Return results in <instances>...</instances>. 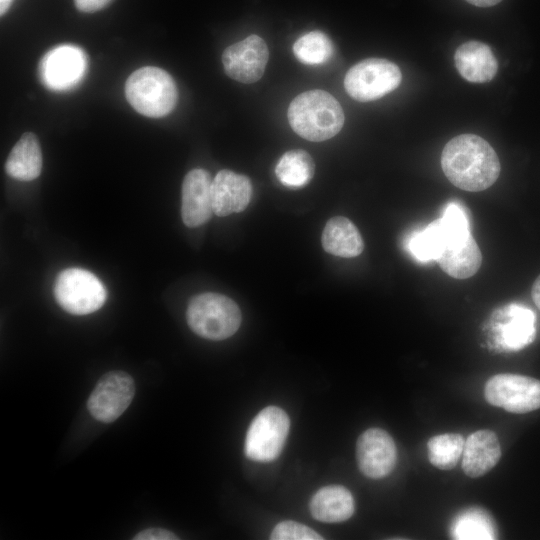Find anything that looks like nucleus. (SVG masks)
Instances as JSON below:
<instances>
[{
	"instance_id": "nucleus-23",
	"label": "nucleus",
	"mask_w": 540,
	"mask_h": 540,
	"mask_svg": "<svg viewBox=\"0 0 540 540\" xmlns=\"http://www.w3.org/2000/svg\"><path fill=\"white\" fill-rule=\"evenodd\" d=\"M314 173V160L309 153L302 149L285 152L275 167V174L279 181L290 188H300L307 185Z\"/></svg>"
},
{
	"instance_id": "nucleus-25",
	"label": "nucleus",
	"mask_w": 540,
	"mask_h": 540,
	"mask_svg": "<svg viewBox=\"0 0 540 540\" xmlns=\"http://www.w3.org/2000/svg\"><path fill=\"white\" fill-rule=\"evenodd\" d=\"M465 439L459 433H443L427 442L428 459L440 470L453 469L462 456Z\"/></svg>"
},
{
	"instance_id": "nucleus-22",
	"label": "nucleus",
	"mask_w": 540,
	"mask_h": 540,
	"mask_svg": "<svg viewBox=\"0 0 540 540\" xmlns=\"http://www.w3.org/2000/svg\"><path fill=\"white\" fill-rule=\"evenodd\" d=\"M42 164V152L38 138L33 133L26 132L10 151L5 163V170L14 179L31 181L40 175Z\"/></svg>"
},
{
	"instance_id": "nucleus-32",
	"label": "nucleus",
	"mask_w": 540,
	"mask_h": 540,
	"mask_svg": "<svg viewBox=\"0 0 540 540\" xmlns=\"http://www.w3.org/2000/svg\"><path fill=\"white\" fill-rule=\"evenodd\" d=\"M13 0H0V14L4 15L9 9Z\"/></svg>"
},
{
	"instance_id": "nucleus-14",
	"label": "nucleus",
	"mask_w": 540,
	"mask_h": 540,
	"mask_svg": "<svg viewBox=\"0 0 540 540\" xmlns=\"http://www.w3.org/2000/svg\"><path fill=\"white\" fill-rule=\"evenodd\" d=\"M212 178L205 169L189 171L182 183L181 217L188 227L205 224L212 216Z\"/></svg>"
},
{
	"instance_id": "nucleus-29",
	"label": "nucleus",
	"mask_w": 540,
	"mask_h": 540,
	"mask_svg": "<svg viewBox=\"0 0 540 540\" xmlns=\"http://www.w3.org/2000/svg\"><path fill=\"white\" fill-rule=\"evenodd\" d=\"M111 0H74L75 6L82 12H95L107 6Z\"/></svg>"
},
{
	"instance_id": "nucleus-7",
	"label": "nucleus",
	"mask_w": 540,
	"mask_h": 540,
	"mask_svg": "<svg viewBox=\"0 0 540 540\" xmlns=\"http://www.w3.org/2000/svg\"><path fill=\"white\" fill-rule=\"evenodd\" d=\"M290 428L288 415L281 408L268 406L251 422L244 444L247 458L270 462L281 453Z\"/></svg>"
},
{
	"instance_id": "nucleus-17",
	"label": "nucleus",
	"mask_w": 540,
	"mask_h": 540,
	"mask_svg": "<svg viewBox=\"0 0 540 540\" xmlns=\"http://www.w3.org/2000/svg\"><path fill=\"white\" fill-rule=\"evenodd\" d=\"M502 451L495 432L482 429L473 432L465 440L462 452V469L470 478L488 473L499 461Z\"/></svg>"
},
{
	"instance_id": "nucleus-16",
	"label": "nucleus",
	"mask_w": 540,
	"mask_h": 540,
	"mask_svg": "<svg viewBox=\"0 0 540 540\" xmlns=\"http://www.w3.org/2000/svg\"><path fill=\"white\" fill-rule=\"evenodd\" d=\"M534 312L521 304H509L498 316L496 324L499 344L507 350H520L529 345L536 334Z\"/></svg>"
},
{
	"instance_id": "nucleus-24",
	"label": "nucleus",
	"mask_w": 540,
	"mask_h": 540,
	"mask_svg": "<svg viewBox=\"0 0 540 540\" xmlns=\"http://www.w3.org/2000/svg\"><path fill=\"white\" fill-rule=\"evenodd\" d=\"M451 530L455 539H494L497 535L492 518L480 508H469L459 514Z\"/></svg>"
},
{
	"instance_id": "nucleus-30",
	"label": "nucleus",
	"mask_w": 540,
	"mask_h": 540,
	"mask_svg": "<svg viewBox=\"0 0 540 540\" xmlns=\"http://www.w3.org/2000/svg\"><path fill=\"white\" fill-rule=\"evenodd\" d=\"M531 296L535 305L540 310V275L536 278V280L533 283Z\"/></svg>"
},
{
	"instance_id": "nucleus-11",
	"label": "nucleus",
	"mask_w": 540,
	"mask_h": 540,
	"mask_svg": "<svg viewBox=\"0 0 540 540\" xmlns=\"http://www.w3.org/2000/svg\"><path fill=\"white\" fill-rule=\"evenodd\" d=\"M87 58L74 45H60L48 51L39 65L43 84L54 91H65L76 86L84 77Z\"/></svg>"
},
{
	"instance_id": "nucleus-19",
	"label": "nucleus",
	"mask_w": 540,
	"mask_h": 540,
	"mask_svg": "<svg viewBox=\"0 0 540 540\" xmlns=\"http://www.w3.org/2000/svg\"><path fill=\"white\" fill-rule=\"evenodd\" d=\"M455 65L460 75L473 83L492 80L498 63L490 47L479 41L461 44L454 55Z\"/></svg>"
},
{
	"instance_id": "nucleus-26",
	"label": "nucleus",
	"mask_w": 540,
	"mask_h": 540,
	"mask_svg": "<svg viewBox=\"0 0 540 540\" xmlns=\"http://www.w3.org/2000/svg\"><path fill=\"white\" fill-rule=\"evenodd\" d=\"M293 53L303 64L318 65L327 62L333 56L334 46L325 33L314 30L295 41Z\"/></svg>"
},
{
	"instance_id": "nucleus-1",
	"label": "nucleus",
	"mask_w": 540,
	"mask_h": 540,
	"mask_svg": "<svg viewBox=\"0 0 540 540\" xmlns=\"http://www.w3.org/2000/svg\"><path fill=\"white\" fill-rule=\"evenodd\" d=\"M441 167L453 185L471 192L489 188L501 170L495 150L475 134H461L451 139L442 151Z\"/></svg>"
},
{
	"instance_id": "nucleus-31",
	"label": "nucleus",
	"mask_w": 540,
	"mask_h": 540,
	"mask_svg": "<svg viewBox=\"0 0 540 540\" xmlns=\"http://www.w3.org/2000/svg\"><path fill=\"white\" fill-rule=\"evenodd\" d=\"M466 1L477 7H491L498 4L502 0H466Z\"/></svg>"
},
{
	"instance_id": "nucleus-13",
	"label": "nucleus",
	"mask_w": 540,
	"mask_h": 540,
	"mask_svg": "<svg viewBox=\"0 0 540 540\" xmlns=\"http://www.w3.org/2000/svg\"><path fill=\"white\" fill-rule=\"evenodd\" d=\"M356 459L363 475L371 479L383 478L389 475L396 465L395 442L383 429H367L357 440Z\"/></svg>"
},
{
	"instance_id": "nucleus-4",
	"label": "nucleus",
	"mask_w": 540,
	"mask_h": 540,
	"mask_svg": "<svg viewBox=\"0 0 540 540\" xmlns=\"http://www.w3.org/2000/svg\"><path fill=\"white\" fill-rule=\"evenodd\" d=\"M186 319L190 329L202 338L224 340L240 327L242 315L231 298L218 293H201L188 304Z\"/></svg>"
},
{
	"instance_id": "nucleus-28",
	"label": "nucleus",
	"mask_w": 540,
	"mask_h": 540,
	"mask_svg": "<svg viewBox=\"0 0 540 540\" xmlns=\"http://www.w3.org/2000/svg\"><path fill=\"white\" fill-rule=\"evenodd\" d=\"M134 540H177L179 539L173 532L164 528H148L140 531Z\"/></svg>"
},
{
	"instance_id": "nucleus-2",
	"label": "nucleus",
	"mask_w": 540,
	"mask_h": 540,
	"mask_svg": "<svg viewBox=\"0 0 540 540\" xmlns=\"http://www.w3.org/2000/svg\"><path fill=\"white\" fill-rule=\"evenodd\" d=\"M288 121L302 138L320 142L335 136L343 127L344 112L339 102L324 90H310L290 103Z\"/></svg>"
},
{
	"instance_id": "nucleus-12",
	"label": "nucleus",
	"mask_w": 540,
	"mask_h": 540,
	"mask_svg": "<svg viewBox=\"0 0 540 540\" xmlns=\"http://www.w3.org/2000/svg\"><path fill=\"white\" fill-rule=\"evenodd\" d=\"M268 58L265 41L258 35H250L228 46L222 54V63L230 78L250 84L263 76Z\"/></svg>"
},
{
	"instance_id": "nucleus-18",
	"label": "nucleus",
	"mask_w": 540,
	"mask_h": 540,
	"mask_svg": "<svg viewBox=\"0 0 540 540\" xmlns=\"http://www.w3.org/2000/svg\"><path fill=\"white\" fill-rule=\"evenodd\" d=\"M437 262L449 276L466 279L479 270L482 254L471 232H469L449 242Z\"/></svg>"
},
{
	"instance_id": "nucleus-8",
	"label": "nucleus",
	"mask_w": 540,
	"mask_h": 540,
	"mask_svg": "<svg viewBox=\"0 0 540 540\" xmlns=\"http://www.w3.org/2000/svg\"><path fill=\"white\" fill-rule=\"evenodd\" d=\"M402 79L399 67L386 59L368 58L352 66L344 78L346 92L361 102L377 100L396 89Z\"/></svg>"
},
{
	"instance_id": "nucleus-21",
	"label": "nucleus",
	"mask_w": 540,
	"mask_h": 540,
	"mask_svg": "<svg viewBox=\"0 0 540 540\" xmlns=\"http://www.w3.org/2000/svg\"><path fill=\"white\" fill-rule=\"evenodd\" d=\"M311 515L322 522H342L355 510L351 492L341 485H329L319 489L310 501Z\"/></svg>"
},
{
	"instance_id": "nucleus-15",
	"label": "nucleus",
	"mask_w": 540,
	"mask_h": 540,
	"mask_svg": "<svg viewBox=\"0 0 540 540\" xmlns=\"http://www.w3.org/2000/svg\"><path fill=\"white\" fill-rule=\"evenodd\" d=\"M252 192V184L247 176L228 169L219 171L212 181L214 214L224 217L244 211Z\"/></svg>"
},
{
	"instance_id": "nucleus-27",
	"label": "nucleus",
	"mask_w": 540,
	"mask_h": 540,
	"mask_svg": "<svg viewBox=\"0 0 540 540\" xmlns=\"http://www.w3.org/2000/svg\"><path fill=\"white\" fill-rule=\"evenodd\" d=\"M272 540H322L323 537L306 525L295 521H282L273 529Z\"/></svg>"
},
{
	"instance_id": "nucleus-20",
	"label": "nucleus",
	"mask_w": 540,
	"mask_h": 540,
	"mask_svg": "<svg viewBox=\"0 0 540 540\" xmlns=\"http://www.w3.org/2000/svg\"><path fill=\"white\" fill-rule=\"evenodd\" d=\"M321 243L329 254L352 258L360 255L364 242L358 228L346 217L330 218L322 232Z\"/></svg>"
},
{
	"instance_id": "nucleus-10",
	"label": "nucleus",
	"mask_w": 540,
	"mask_h": 540,
	"mask_svg": "<svg viewBox=\"0 0 540 540\" xmlns=\"http://www.w3.org/2000/svg\"><path fill=\"white\" fill-rule=\"evenodd\" d=\"M135 383L131 375L114 370L105 373L91 392L87 408L96 420L110 423L119 418L131 404Z\"/></svg>"
},
{
	"instance_id": "nucleus-5",
	"label": "nucleus",
	"mask_w": 540,
	"mask_h": 540,
	"mask_svg": "<svg viewBox=\"0 0 540 540\" xmlns=\"http://www.w3.org/2000/svg\"><path fill=\"white\" fill-rule=\"evenodd\" d=\"M469 232V219L464 208L451 202L439 219L413 233L408 241V249L418 261H437L449 242Z\"/></svg>"
},
{
	"instance_id": "nucleus-6",
	"label": "nucleus",
	"mask_w": 540,
	"mask_h": 540,
	"mask_svg": "<svg viewBox=\"0 0 540 540\" xmlns=\"http://www.w3.org/2000/svg\"><path fill=\"white\" fill-rule=\"evenodd\" d=\"M54 296L66 312L86 315L103 306L107 292L102 282L90 271L67 268L56 278Z\"/></svg>"
},
{
	"instance_id": "nucleus-9",
	"label": "nucleus",
	"mask_w": 540,
	"mask_h": 540,
	"mask_svg": "<svg viewBox=\"0 0 540 540\" xmlns=\"http://www.w3.org/2000/svg\"><path fill=\"white\" fill-rule=\"evenodd\" d=\"M485 398L510 413L525 414L540 408V380L518 374H497L485 385Z\"/></svg>"
},
{
	"instance_id": "nucleus-3",
	"label": "nucleus",
	"mask_w": 540,
	"mask_h": 540,
	"mask_svg": "<svg viewBox=\"0 0 540 540\" xmlns=\"http://www.w3.org/2000/svg\"><path fill=\"white\" fill-rule=\"evenodd\" d=\"M125 96L140 114L160 118L169 114L178 101L174 79L158 67H142L126 80Z\"/></svg>"
}]
</instances>
